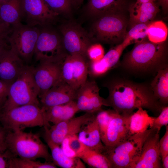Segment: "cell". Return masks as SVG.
Masks as SVG:
<instances>
[{
  "mask_svg": "<svg viewBox=\"0 0 168 168\" xmlns=\"http://www.w3.org/2000/svg\"><path fill=\"white\" fill-rule=\"evenodd\" d=\"M160 150L161 158L168 155V126H166V132L162 138L159 140Z\"/></svg>",
  "mask_w": 168,
  "mask_h": 168,
  "instance_id": "ab89813d",
  "label": "cell"
},
{
  "mask_svg": "<svg viewBox=\"0 0 168 168\" xmlns=\"http://www.w3.org/2000/svg\"><path fill=\"white\" fill-rule=\"evenodd\" d=\"M155 2L140 3L136 2L129 7V23L132 27L140 23H150L159 11Z\"/></svg>",
  "mask_w": 168,
  "mask_h": 168,
  "instance_id": "603a6c76",
  "label": "cell"
},
{
  "mask_svg": "<svg viewBox=\"0 0 168 168\" xmlns=\"http://www.w3.org/2000/svg\"><path fill=\"white\" fill-rule=\"evenodd\" d=\"M160 132L155 129L144 143L140 156L130 168H160Z\"/></svg>",
  "mask_w": 168,
  "mask_h": 168,
  "instance_id": "e0dca14e",
  "label": "cell"
},
{
  "mask_svg": "<svg viewBox=\"0 0 168 168\" xmlns=\"http://www.w3.org/2000/svg\"><path fill=\"white\" fill-rule=\"evenodd\" d=\"M104 55V49L102 45L99 43H92L87 50V57L91 62L99 61L103 57Z\"/></svg>",
  "mask_w": 168,
  "mask_h": 168,
  "instance_id": "d590c367",
  "label": "cell"
},
{
  "mask_svg": "<svg viewBox=\"0 0 168 168\" xmlns=\"http://www.w3.org/2000/svg\"><path fill=\"white\" fill-rule=\"evenodd\" d=\"M168 33L166 25L161 21H152L148 24L147 37L151 42L158 43L166 41Z\"/></svg>",
  "mask_w": 168,
  "mask_h": 168,
  "instance_id": "f546056e",
  "label": "cell"
},
{
  "mask_svg": "<svg viewBox=\"0 0 168 168\" xmlns=\"http://www.w3.org/2000/svg\"><path fill=\"white\" fill-rule=\"evenodd\" d=\"M149 23H140L135 24L132 27L124 40L131 44L140 42L147 38V30Z\"/></svg>",
  "mask_w": 168,
  "mask_h": 168,
  "instance_id": "d6a6232c",
  "label": "cell"
},
{
  "mask_svg": "<svg viewBox=\"0 0 168 168\" xmlns=\"http://www.w3.org/2000/svg\"><path fill=\"white\" fill-rule=\"evenodd\" d=\"M99 89L94 81L86 80L77 91L76 102L79 111L96 113L103 105L108 106L106 99L99 95Z\"/></svg>",
  "mask_w": 168,
  "mask_h": 168,
  "instance_id": "9a60e30c",
  "label": "cell"
},
{
  "mask_svg": "<svg viewBox=\"0 0 168 168\" xmlns=\"http://www.w3.org/2000/svg\"><path fill=\"white\" fill-rule=\"evenodd\" d=\"M39 93L33 77L32 66L26 65L16 79L10 85L7 100L0 111L28 104L40 105Z\"/></svg>",
  "mask_w": 168,
  "mask_h": 168,
  "instance_id": "5b68a950",
  "label": "cell"
},
{
  "mask_svg": "<svg viewBox=\"0 0 168 168\" xmlns=\"http://www.w3.org/2000/svg\"><path fill=\"white\" fill-rule=\"evenodd\" d=\"M155 129L150 128L133 134L125 141L105 149L102 154L109 160L112 168H130L139 159L145 140Z\"/></svg>",
  "mask_w": 168,
  "mask_h": 168,
  "instance_id": "8992f818",
  "label": "cell"
},
{
  "mask_svg": "<svg viewBox=\"0 0 168 168\" xmlns=\"http://www.w3.org/2000/svg\"><path fill=\"white\" fill-rule=\"evenodd\" d=\"M6 48L0 46V57L8 49Z\"/></svg>",
  "mask_w": 168,
  "mask_h": 168,
  "instance_id": "bcb514c9",
  "label": "cell"
},
{
  "mask_svg": "<svg viewBox=\"0 0 168 168\" xmlns=\"http://www.w3.org/2000/svg\"><path fill=\"white\" fill-rule=\"evenodd\" d=\"M159 4L163 10L166 12L168 8V0H157Z\"/></svg>",
  "mask_w": 168,
  "mask_h": 168,
  "instance_id": "7bdbcfd3",
  "label": "cell"
},
{
  "mask_svg": "<svg viewBox=\"0 0 168 168\" xmlns=\"http://www.w3.org/2000/svg\"><path fill=\"white\" fill-rule=\"evenodd\" d=\"M52 161L41 162L35 160L12 157L10 159L9 168H56Z\"/></svg>",
  "mask_w": 168,
  "mask_h": 168,
  "instance_id": "1f68e13d",
  "label": "cell"
},
{
  "mask_svg": "<svg viewBox=\"0 0 168 168\" xmlns=\"http://www.w3.org/2000/svg\"><path fill=\"white\" fill-rule=\"evenodd\" d=\"M130 44L124 40L121 43L110 49L100 60L90 61L89 64L88 73L92 77H98L113 68L119 62L123 50Z\"/></svg>",
  "mask_w": 168,
  "mask_h": 168,
  "instance_id": "d6986e66",
  "label": "cell"
},
{
  "mask_svg": "<svg viewBox=\"0 0 168 168\" xmlns=\"http://www.w3.org/2000/svg\"><path fill=\"white\" fill-rule=\"evenodd\" d=\"M10 84L0 79V111L7 100Z\"/></svg>",
  "mask_w": 168,
  "mask_h": 168,
  "instance_id": "f35d334b",
  "label": "cell"
},
{
  "mask_svg": "<svg viewBox=\"0 0 168 168\" xmlns=\"http://www.w3.org/2000/svg\"><path fill=\"white\" fill-rule=\"evenodd\" d=\"M63 58L40 61L36 67H32L33 77L39 91V98L60 79Z\"/></svg>",
  "mask_w": 168,
  "mask_h": 168,
  "instance_id": "4fadbf2b",
  "label": "cell"
},
{
  "mask_svg": "<svg viewBox=\"0 0 168 168\" xmlns=\"http://www.w3.org/2000/svg\"><path fill=\"white\" fill-rule=\"evenodd\" d=\"M130 116L114 112L101 140L105 149L113 147L125 141L131 136L129 126Z\"/></svg>",
  "mask_w": 168,
  "mask_h": 168,
  "instance_id": "2e32d148",
  "label": "cell"
},
{
  "mask_svg": "<svg viewBox=\"0 0 168 168\" xmlns=\"http://www.w3.org/2000/svg\"><path fill=\"white\" fill-rule=\"evenodd\" d=\"M0 18L12 26L20 23L22 19L21 0H8L1 4Z\"/></svg>",
  "mask_w": 168,
  "mask_h": 168,
  "instance_id": "4316f807",
  "label": "cell"
},
{
  "mask_svg": "<svg viewBox=\"0 0 168 168\" xmlns=\"http://www.w3.org/2000/svg\"><path fill=\"white\" fill-rule=\"evenodd\" d=\"M6 130L0 125V152L5 150L7 148L6 144Z\"/></svg>",
  "mask_w": 168,
  "mask_h": 168,
  "instance_id": "b9f144b4",
  "label": "cell"
},
{
  "mask_svg": "<svg viewBox=\"0 0 168 168\" xmlns=\"http://www.w3.org/2000/svg\"><path fill=\"white\" fill-rule=\"evenodd\" d=\"M155 98L163 107L168 103V68L167 66L158 70L150 87Z\"/></svg>",
  "mask_w": 168,
  "mask_h": 168,
  "instance_id": "484cf974",
  "label": "cell"
},
{
  "mask_svg": "<svg viewBox=\"0 0 168 168\" xmlns=\"http://www.w3.org/2000/svg\"><path fill=\"white\" fill-rule=\"evenodd\" d=\"M42 27L40 29L35 46L34 55L35 61L57 60L67 54L61 36L47 26Z\"/></svg>",
  "mask_w": 168,
  "mask_h": 168,
  "instance_id": "30bf717a",
  "label": "cell"
},
{
  "mask_svg": "<svg viewBox=\"0 0 168 168\" xmlns=\"http://www.w3.org/2000/svg\"><path fill=\"white\" fill-rule=\"evenodd\" d=\"M48 6L59 15H68L72 11L73 0H44Z\"/></svg>",
  "mask_w": 168,
  "mask_h": 168,
  "instance_id": "836d02e7",
  "label": "cell"
},
{
  "mask_svg": "<svg viewBox=\"0 0 168 168\" xmlns=\"http://www.w3.org/2000/svg\"><path fill=\"white\" fill-rule=\"evenodd\" d=\"M13 156L7 149L0 152V168H9L10 159Z\"/></svg>",
  "mask_w": 168,
  "mask_h": 168,
  "instance_id": "60d3db41",
  "label": "cell"
},
{
  "mask_svg": "<svg viewBox=\"0 0 168 168\" xmlns=\"http://www.w3.org/2000/svg\"><path fill=\"white\" fill-rule=\"evenodd\" d=\"M167 49L166 41L154 43L147 39L135 43L124 56L123 66L127 69L139 71H157L166 66Z\"/></svg>",
  "mask_w": 168,
  "mask_h": 168,
  "instance_id": "7a4b0ae2",
  "label": "cell"
},
{
  "mask_svg": "<svg viewBox=\"0 0 168 168\" xmlns=\"http://www.w3.org/2000/svg\"><path fill=\"white\" fill-rule=\"evenodd\" d=\"M73 3L76 5H79L82 3L84 0H73Z\"/></svg>",
  "mask_w": 168,
  "mask_h": 168,
  "instance_id": "7dc6e473",
  "label": "cell"
},
{
  "mask_svg": "<svg viewBox=\"0 0 168 168\" xmlns=\"http://www.w3.org/2000/svg\"><path fill=\"white\" fill-rule=\"evenodd\" d=\"M78 137L88 148L102 153L105 147L102 143L96 115L95 118L84 125L78 133Z\"/></svg>",
  "mask_w": 168,
  "mask_h": 168,
  "instance_id": "7402d4cb",
  "label": "cell"
},
{
  "mask_svg": "<svg viewBox=\"0 0 168 168\" xmlns=\"http://www.w3.org/2000/svg\"><path fill=\"white\" fill-rule=\"evenodd\" d=\"M40 31L37 26L21 23L12 26L8 39L9 45L26 63L30 62L34 55Z\"/></svg>",
  "mask_w": 168,
  "mask_h": 168,
  "instance_id": "ba28073f",
  "label": "cell"
},
{
  "mask_svg": "<svg viewBox=\"0 0 168 168\" xmlns=\"http://www.w3.org/2000/svg\"><path fill=\"white\" fill-rule=\"evenodd\" d=\"M121 13L106 14L96 18L89 33L92 42L121 43L127 33V21Z\"/></svg>",
  "mask_w": 168,
  "mask_h": 168,
  "instance_id": "52a82bcc",
  "label": "cell"
},
{
  "mask_svg": "<svg viewBox=\"0 0 168 168\" xmlns=\"http://www.w3.org/2000/svg\"><path fill=\"white\" fill-rule=\"evenodd\" d=\"M5 142L7 148L14 156L35 160L42 158L52 161L48 146L38 134L23 130L6 131Z\"/></svg>",
  "mask_w": 168,
  "mask_h": 168,
  "instance_id": "3957f363",
  "label": "cell"
},
{
  "mask_svg": "<svg viewBox=\"0 0 168 168\" xmlns=\"http://www.w3.org/2000/svg\"><path fill=\"white\" fill-rule=\"evenodd\" d=\"M154 117L149 115L147 111L142 107L138 109L129 118V130L131 135L142 132L151 128Z\"/></svg>",
  "mask_w": 168,
  "mask_h": 168,
  "instance_id": "83f0119b",
  "label": "cell"
},
{
  "mask_svg": "<svg viewBox=\"0 0 168 168\" xmlns=\"http://www.w3.org/2000/svg\"><path fill=\"white\" fill-rule=\"evenodd\" d=\"M25 63L13 50L7 49L0 57V79L11 84L23 70Z\"/></svg>",
  "mask_w": 168,
  "mask_h": 168,
  "instance_id": "ffe728a7",
  "label": "cell"
},
{
  "mask_svg": "<svg viewBox=\"0 0 168 168\" xmlns=\"http://www.w3.org/2000/svg\"><path fill=\"white\" fill-rule=\"evenodd\" d=\"M127 6L126 0H88L86 10L89 16L97 18L106 14L121 13Z\"/></svg>",
  "mask_w": 168,
  "mask_h": 168,
  "instance_id": "44dd1931",
  "label": "cell"
},
{
  "mask_svg": "<svg viewBox=\"0 0 168 168\" xmlns=\"http://www.w3.org/2000/svg\"><path fill=\"white\" fill-rule=\"evenodd\" d=\"M162 162V166L164 168H168V155L161 158Z\"/></svg>",
  "mask_w": 168,
  "mask_h": 168,
  "instance_id": "ee69618b",
  "label": "cell"
},
{
  "mask_svg": "<svg viewBox=\"0 0 168 168\" xmlns=\"http://www.w3.org/2000/svg\"><path fill=\"white\" fill-rule=\"evenodd\" d=\"M12 30V26L5 23L0 18V46L7 49L10 48L8 44Z\"/></svg>",
  "mask_w": 168,
  "mask_h": 168,
  "instance_id": "8d00e7d4",
  "label": "cell"
},
{
  "mask_svg": "<svg viewBox=\"0 0 168 168\" xmlns=\"http://www.w3.org/2000/svg\"><path fill=\"white\" fill-rule=\"evenodd\" d=\"M157 0H137L136 2L140 3L155 2Z\"/></svg>",
  "mask_w": 168,
  "mask_h": 168,
  "instance_id": "f6af8a7d",
  "label": "cell"
},
{
  "mask_svg": "<svg viewBox=\"0 0 168 168\" xmlns=\"http://www.w3.org/2000/svg\"><path fill=\"white\" fill-rule=\"evenodd\" d=\"M95 113L86 112L80 116L54 124L49 128L44 127V138L60 146L68 136L78 133L84 125L95 118Z\"/></svg>",
  "mask_w": 168,
  "mask_h": 168,
  "instance_id": "5bb4252c",
  "label": "cell"
},
{
  "mask_svg": "<svg viewBox=\"0 0 168 168\" xmlns=\"http://www.w3.org/2000/svg\"><path fill=\"white\" fill-rule=\"evenodd\" d=\"M0 122L6 131L23 130L35 127H49L45 110L40 105L28 104L0 111Z\"/></svg>",
  "mask_w": 168,
  "mask_h": 168,
  "instance_id": "277c9868",
  "label": "cell"
},
{
  "mask_svg": "<svg viewBox=\"0 0 168 168\" xmlns=\"http://www.w3.org/2000/svg\"><path fill=\"white\" fill-rule=\"evenodd\" d=\"M109 94L106 99L108 106L117 113L131 115L142 107L155 113L164 107L155 97L150 87L124 79L111 81L107 86Z\"/></svg>",
  "mask_w": 168,
  "mask_h": 168,
  "instance_id": "6da1fadb",
  "label": "cell"
},
{
  "mask_svg": "<svg viewBox=\"0 0 168 168\" xmlns=\"http://www.w3.org/2000/svg\"><path fill=\"white\" fill-rule=\"evenodd\" d=\"M157 117H154L151 128L156 129L160 132L163 126H167L168 124V107H163Z\"/></svg>",
  "mask_w": 168,
  "mask_h": 168,
  "instance_id": "74e56055",
  "label": "cell"
},
{
  "mask_svg": "<svg viewBox=\"0 0 168 168\" xmlns=\"http://www.w3.org/2000/svg\"><path fill=\"white\" fill-rule=\"evenodd\" d=\"M7 0H0V6L1 4L5 2Z\"/></svg>",
  "mask_w": 168,
  "mask_h": 168,
  "instance_id": "c3c4849f",
  "label": "cell"
},
{
  "mask_svg": "<svg viewBox=\"0 0 168 168\" xmlns=\"http://www.w3.org/2000/svg\"><path fill=\"white\" fill-rule=\"evenodd\" d=\"M60 145L65 154L71 157H77L86 147L79 140L77 134L68 136Z\"/></svg>",
  "mask_w": 168,
  "mask_h": 168,
  "instance_id": "4dcf8cb0",
  "label": "cell"
},
{
  "mask_svg": "<svg viewBox=\"0 0 168 168\" xmlns=\"http://www.w3.org/2000/svg\"><path fill=\"white\" fill-rule=\"evenodd\" d=\"M77 157L93 168H112L111 163L105 155L86 147Z\"/></svg>",
  "mask_w": 168,
  "mask_h": 168,
  "instance_id": "f1b7e54d",
  "label": "cell"
},
{
  "mask_svg": "<svg viewBox=\"0 0 168 168\" xmlns=\"http://www.w3.org/2000/svg\"><path fill=\"white\" fill-rule=\"evenodd\" d=\"M77 91L61 79L40 98L41 106L44 110L75 100Z\"/></svg>",
  "mask_w": 168,
  "mask_h": 168,
  "instance_id": "ac0fdd59",
  "label": "cell"
},
{
  "mask_svg": "<svg viewBox=\"0 0 168 168\" xmlns=\"http://www.w3.org/2000/svg\"><path fill=\"white\" fill-rule=\"evenodd\" d=\"M46 120L55 124L71 118L79 111L75 100L44 110Z\"/></svg>",
  "mask_w": 168,
  "mask_h": 168,
  "instance_id": "d4e9b609",
  "label": "cell"
},
{
  "mask_svg": "<svg viewBox=\"0 0 168 168\" xmlns=\"http://www.w3.org/2000/svg\"><path fill=\"white\" fill-rule=\"evenodd\" d=\"M115 111L113 110H103L97 112L96 118L100 133L101 140L104 138L109 124Z\"/></svg>",
  "mask_w": 168,
  "mask_h": 168,
  "instance_id": "e575fe53",
  "label": "cell"
},
{
  "mask_svg": "<svg viewBox=\"0 0 168 168\" xmlns=\"http://www.w3.org/2000/svg\"><path fill=\"white\" fill-rule=\"evenodd\" d=\"M89 63L79 54H67L63 60L60 79L77 90L87 80Z\"/></svg>",
  "mask_w": 168,
  "mask_h": 168,
  "instance_id": "8fae6325",
  "label": "cell"
},
{
  "mask_svg": "<svg viewBox=\"0 0 168 168\" xmlns=\"http://www.w3.org/2000/svg\"><path fill=\"white\" fill-rule=\"evenodd\" d=\"M63 49L68 54L87 57L86 52L92 42L89 33L76 22L69 21L59 26Z\"/></svg>",
  "mask_w": 168,
  "mask_h": 168,
  "instance_id": "9c48e42d",
  "label": "cell"
},
{
  "mask_svg": "<svg viewBox=\"0 0 168 168\" xmlns=\"http://www.w3.org/2000/svg\"><path fill=\"white\" fill-rule=\"evenodd\" d=\"M22 18L30 26L47 27L55 23L59 14L44 0H21Z\"/></svg>",
  "mask_w": 168,
  "mask_h": 168,
  "instance_id": "7c38bea8",
  "label": "cell"
},
{
  "mask_svg": "<svg viewBox=\"0 0 168 168\" xmlns=\"http://www.w3.org/2000/svg\"><path fill=\"white\" fill-rule=\"evenodd\" d=\"M44 139L51 151L52 162L56 166L63 168H86L79 158L67 156L59 145L47 138H44Z\"/></svg>",
  "mask_w": 168,
  "mask_h": 168,
  "instance_id": "cb8c5ba5",
  "label": "cell"
}]
</instances>
